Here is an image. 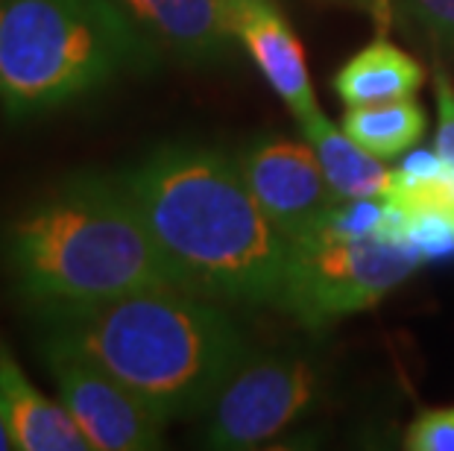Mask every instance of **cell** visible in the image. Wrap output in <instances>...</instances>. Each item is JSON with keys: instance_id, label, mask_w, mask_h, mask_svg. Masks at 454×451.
Wrapping results in <instances>:
<instances>
[{"instance_id": "5bb4252c", "label": "cell", "mask_w": 454, "mask_h": 451, "mask_svg": "<svg viewBox=\"0 0 454 451\" xmlns=\"http://www.w3.org/2000/svg\"><path fill=\"white\" fill-rule=\"evenodd\" d=\"M425 112L413 97L370 103V105H346L343 132L355 144H361L375 159H399L425 136Z\"/></svg>"}, {"instance_id": "5b68a950", "label": "cell", "mask_w": 454, "mask_h": 451, "mask_svg": "<svg viewBox=\"0 0 454 451\" xmlns=\"http://www.w3.org/2000/svg\"><path fill=\"white\" fill-rule=\"evenodd\" d=\"M425 261L408 244L384 237H334L308 229L287 241V267L278 305L305 329L375 308Z\"/></svg>"}, {"instance_id": "9c48e42d", "label": "cell", "mask_w": 454, "mask_h": 451, "mask_svg": "<svg viewBox=\"0 0 454 451\" xmlns=\"http://www.w3.org/2000/svg\"><path fill=\"white\" fill-rule=\"evenodd\" d=\"M226 15L235 42L244 44L258 74L264 76L285 105L305 121L317 109L308 76L305 47L276 0H226Z\"/></svg>"}, {"instance_id": "4fadbf2b", "label": "cell", "mask_w": 454, "mask_h": 451, "mask_svg": "<svg viewBox=\"0 0 454 451\" xmlns=\"http://www.w3.org/2000/svg\"><path fill=\"white\" fill-rule=\"evenodd\" d=\"M425 85V68L387 38L357 51L334 76V91L346 105H370L413 97Z\"/></svg>"}, {"instance_id": "7a4b0ae2", "label": "cell", "mask_w": 454, "mask_h": 451, "mask_svg": "<svg viewBox=\"0 0 454 451\" xmlns=\"http://www.w3.org/2000/svg\"><path fill=\"white\" fill-rule=\"evenodd\" d=\"M121 182L185 291L278 305L287 241L258 206L238 159L197 144H164Z\"/></svg>"}, {"instance_id": "e0dca14e", "label": "cell", "mask_w": 454, "mask_h": 451, "mask_svg": "<svg viewBox=\"0 0 454 451\" xmlns=\"http://www.w3.org/2000/svg\"><path fill=\"white\" fill-rule=\"evenodd\" d=\"M404 15L440 47L454 51V0H399Z\"/></svg>"}, {"instance_id": "d6986e66", "label": "cell", "mask_w": 454, "mask_h": 451, "mask_svg": "<svg viewBox=\"0 0 454 451\" xmlns=\"http://www.w3.org/2000/svg\"><path fill=\"white\" fill-rule=\"evenodd\" d=\"M12 448V437H9V428L4 422V410H0V451H9Z\"/></svg>"}, {"instance_id": "8992f818", "label": "cell", "mask_w": 454, "mask_h": 451, "mask_svg": "<svg viewBox=\"0 0 454 451\" xmlns=\"http://www.w3.org/2000/svg\"><path fill=\"white\" fill-rule=\"evenodd\" d=\"M320 396V369L302 354H258L238 363L211 401L206 446L244 451L296 425Z\"/></svg>"}, {"instance_id": "9a60e30c", "label": "cell", "mask_w": 454, "mask_h": 451, "mask_svg": "<svg viewBox=\"0 0 454 451\" xmlns=\"http://www.w3.org/2000/svg\"><path fill=\"white\" fill-rule=\"evenodd\" d=\"M402 241L417 253L422 261H442L454 255V220L431 211L402 214Z\"/></svg>"}, {"instance_id": "8fae6325", "label": "cell", "mask_w": 454, "mask_h": 451, "mask_svg": "<svg viewBox=\"0 0 454 451\" xmlns=\"http://www.w3.org/2000/svg\"><path fill=\"white\" fill-rule=\"evenodd\" d=\"M0 410L15 451H91L62 401L47 399L0 343Z\"/></svg>"}, {"instance_id": "ba28073f", "label": "cell", "mask_w": 454, "mask_h": 451, "mask_svg": "<svg viewBox=\"0 0 454 451\" xmlns=\"http://www.w3.org/2000/svg\"><path fill=\"white\" fill-rule=\"evenodd\" d=\"M240 170L249 191L285 241H296L337 199L308 141L261 138L240 152Z\"/></svg>"}, {"instance_id": "52a82bcc", "label": "cell", "mask_w": 454, "mask_h": 451, "mask_svg": "<svg viewBox=\"0 0 454 451\" xmlns=\"http://www.w3.org/2000/svg\"><path fill=\"white\" fill-rule=\"evenodd\" d=\"M59 399L91 451H150L161 446L164 419L123 384L51 331L42 343Z\"/></svg>"}, {"instance_id": "3957f363", "label": "cell", "mask_w": 454, "mask_h": 451, "mask_svg": "<svg viewBox=\"0 0 454 451\" xmlns=\"http://www.w3.org/2000/svg\"><path fill=\"white\" fill-rule=\"evenodd\" d=\"M44 323L164 422L208 410L247 358L235 320L182 287L129 293Z\"/></svg>"}, {"instance_id": "30bf717a", "label": "cell", "mask_w": 454, "mask_h": 451, "mask_svg": "<svg viewBox=\"0 0 454 451\" xmlns=\"http://www.w3.org/2000/svg\"><path fill=\"white\" fill-rule=\"evenodd\" d=\"M156 47L176 59L208 65L226 59L231 35L226 0H114Z\"/></svg>"}, {"instance_id": "277c9868", "label": "cell", "mask_w": 454, "mask_h": 451, "mask_svg": "<svg viewBox=\"0 0 454 451\" xmlns=\"http://www.w3.org/2000/svg\"><path fill=\"white\" fill-rule=\"evenodd\" d=\"M156 44L114 0H0V109L33 121L156 65Z\"/></svg>"}, {"instance_id": "6da1fadb", "label": "cell", "mask_w": 454, "mask_h": 451, "mask_svg": "<svg viewBox=\"0 0 454 451\" xmlns=\"http://www.w3.org/2000/svg\"><path fill=\"white\" fill-rule=\"evenodd\" d=\"M0 267L42 320L156 287L185 291L129 188L98 174L56 182L9 217L0 229Z\"/></svg>"}, {"instance_id": "ffe728a7", "label": "cell", "mask_w": 454, "mask_h": 451, "mask_svg": "<svg viewBox=\"0 0 454 451\" xmlns=\"http://www.w3.org/2000/svg\"><path fill=\"white\" fill-rule=\"evenodd\" d=\"M346 4H357V6H370L372 0H346Z\"/></svg>"}, {"instance_id": "ac0fdd59", "label": "cell", "mask_w": 454, "mask_h": 451, "mask_svg": "<svg viewBox=\"0 0 454 451\" xmlns=\"http://www.w3.org/2000/svg\"><path fill=\"white\" fill-rule=\"evenodd\" d=\"M434 94H437V114H440L434 152L442 159V165H449L454 170V82L440 62L434 65Z\"/></svg>"}, {"instance_id": "7c38bea8", "label": "cell", "mask_w": 454, "mask_h": 451, "mask_svg": "<svg viewBox=\"0 0 454 451\" xmlns=\"http://www.w3.org/2000/svg\"><path fill=\"white\" fill-rule=\"evenodd\" d=\"M299 123H302V136L314 147L328 185H332L337 197H366L387 203L395 170H390L381 159H375L372 152H366L361 144H355L343 129H337L325 118V112H320V105Z\"/></svg>"}, {"instance_id": "2e32d148", "label": "cell", "mask_w": 454, "mask_h": 451, "mask_svg": "<svg viewBox=\"0 0 454 451\" xmlns=\"http://www.w3.org/2000/svg\"><path fill=\"white\" fill-rule=\"evenodd\" d=\"M411 451H454V408L422 410L404 431Z\"/></svg>"}]
</instances>
